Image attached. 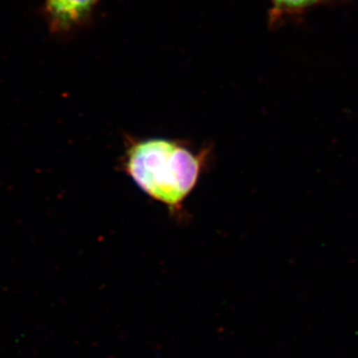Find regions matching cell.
Returning <instances> with one entry per match:
<instances>
[{
  "mask_svg": "<svg viewBox=\"0 0 358 358\" xmlns=\"http://www.w3.org/2000/svg\"><path fill=\"white\" fill-rule=\"evenodd\" d=\"M208 160V148L150 138L128 141L122 167L148 196L178 213L199 185Z\"/></svg>",
  "mask_w": 358,
  "mask_h": 358,
  "instance_id": "obj_1",
  "label": "cell"
},
{
  "mask_svg": "<svg viewBox=\"0 0 358 358\" xmlns=\"http://www.w3.org/2000/svg\"><path fill=\"white\" fill-rule=\"evenodd\" d=\"M98 0H46L47 11L56 29H68L88 15Z\"/></svg>",
  "mask_w": 358,
  "mask_h": 358,
  "instance_id": "obj_2",
  "label": "cell"
},
{
  "mask_svg": "<svg viewBox=\"0 0 358 358\" xmlns=\"http://www.w3.org/2000/svg\"><path fill=\"white\" fill-rule=\"evenodd\" d=\"M319 0H273L277 10H299L317 3Z\"/></svg>",
  "mask_w": 358,
  "mask_h": 358,
  "instance_id": "obj_3",
  "label": "cell"
}]
</instances>
